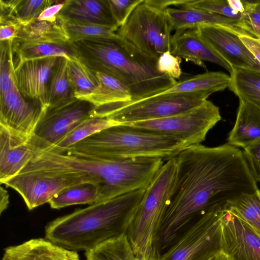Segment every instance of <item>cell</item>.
Masks as SVG:
<instances>
[{"instance_id":"obj_1","label":"cell","mask_w":260,"mask_h":260,"mask_svg":"<svg viewBox=\"0 0 260 260\" xmlns=\"http://www.w3.org/2000/svg\"><path fill=\"white\" fill-rule=\"evenodd\" d=\"M177 174L164 218L160 249L169 246L195 215L226 204L258 188L243 151L228 143L188 146L176 156Z\"/></svg>"},{"instance_id":"obj_2","label":"cell","mask_w":260,"mask_h":260,"mask_svg":"<svg viewBox=\"0 0 260 260\" xmlns=\"http://www.w3.org/2000/svg\"><path fill=\"white\" fill-rule=\"evenodd\" d=\"M164 164L159 157L111 159L67 149L35 150L21 172L74 173L90 178L99 191L98 202L146 189ZM97 202V203H98Z\"/></svg>"},{"instance_id":"obj_3","label":"cell","mask_w":260,"mask_h":260,"mask_svg":"<svg viewBox=\"0 0 260 260\" xmlns=\"http://www.w3.org/2000/svg\"><path fill=\"white\" fill-rule=\"evenodd\" d=\"M73 44L76 56L91 71L110 75L127 88L132 98L128 104L156 95L177 82L158 70L157 59L145 54L117 34L112 38Z\"/></svg>"},{"instance_id":"obj_4","label":"cell","mask_w":260,"mask_h":260,"mask_svg":"<svg viewBox=\"0 0 260 260\" xmlns=\"http://www.w3.org/2000/svg\"><path fill=\"white\" fill-rule=\"evenodd\" d=\"M137 190L58 217L45 228V238L67 249L88 251L121 232L123 220L141 201Z\"/></svg>"},{"instance_id":"obj_5","label":"cell","mask_w":260,"mask_h":260,"mask_svg":"<svg viewBox=\"0 0 260 260\" xmlns=\"http://www.w3.org/2000/svg\"><path fill=\"white\" fill-rule=\"evenodd\" d=\"M177 174L175 157L167 160L146 188L139 204L126 216L121 232L127 237L135 256L159 259L160 234Z\"/></svg>"},{"instance_id":"obj_6","label":"cell","mask_w":260,"mask_h":260,"mask_svg":"<svg viewBox=\"0 0 260 260\" xmlns=\"http://www.w3.org/2000/svg\"><path fill=\"white\" fill-rule=\"evenodd\" d=\"M186 147L171 136L120 124L101 130L68 149L107 158L159 157L167 160Z\"/></svg>"},{"instance_id":"obj_7","label":"cell","mask_w":260,"mask_h":260,"mask_svg":"<svg viewBox=\"0 0 260 260\" xmlns=\"http://www.w3.org/2000/svg\"><path fill=\"white\" fill-rule=\"evenodd\" d=\"M171 31L166 9L144 0L116 33L145 54L157 59L171 51Z\"/></svg>"},{"instance_id":"obj_8","label":"cell","mask_w":260,"mask_h":260,"mask_svg":"<svg viewBox=\"0 0 260 260\" xmlns=\"http://www.w3.org/2000/svg\"><path fill=\"white\" fill-rule=\"evenodd\" d=\"M221 118L219 108L206 100L194 108L173 116L121 124L170 136L188 147L204 141Z\"/></svg>"},{"instance_id":"obj_9","label":"cell","mask_w":260,"mask_h":260,"mask_svg":"<svg viewBox=\"0 0 260 260\" xmlns=\"http://www.w3.org/2000/svg\"><path fill=\"white\" fill-rule=\"evenodd\" d=\"M223 206H216L200 216L160 260H214L221 254Z\"/></svg>"},{"instance_id":"obj_10","label":"cell","mask_w":260,"mask_h":260,"mask_svg":"<svg viewBox=\"0 0 260 260\" xmlns=\"http://www.w3.org/2000/svg\"><path fill=\"white\" fill-rule=\"evenodd\" d=\"M211 94L198 92L155 95L121 106L103 118L117 124L164 118L195 108Z\"/></svg>"},{"instance_id":"obj_11","label":"cell","mask_w":260,"mask_h":260,"mask_svg":"<svg viewBox=\"0 0 260 260\" xmlns=\"http://www.w3.org/2000/svg\"><path fill=\"white\" fill-rule=\"evenodd\" d=\"M94 108L90 102L77 98L65 105L48 108L38 122L29 144L34 150L52 148L79 124L90 118Z\"/></svg>"},{"instance_id":"obj_12","label":"cell","mask_w":260,"mask_h":260,"mask_svg":"<svg viewBox=\"0 0 260 260\" xmlns=\"http://www.w3.org/2000/svg\"><path fill=\"white\" fill-rule=\"evenodd\" d=\"M86 182L93 183L90 178L84 175L30 171L20 172L4 184L17 191L28 209L31 210L49 203L62 190Z\"/></svg>"},{"instance_id":"obj_13","label":"cell","mask_w":260,"mask_h":260,"mask_svg":"<svg viewBox=\"0 0 260 260\" xmlns=\"http://www.w3.org/2000/svg\"><path fill=\"white\" fill-rule=\"evenodd\" d=\"M47 108L24 97L16 84L0 93V125L29 142Z\"/></svg>"},{"instance_id":"obj_14","label":"cell","mask_w":260,"mask_h":260,"mask_svg":"<svg viewBox=\"0 0 260 260\" xmlns=\"http://www.w3.org/2000/svg\"><path fill=\"white\" fill-rule=\"evenodd\" d=\"M220 252L225 260H260V235L225 209L221 224Z\"/></svg>"},{"instance_id":"obj_15","label":"cell","mask_w":260,"mask_h":260,"mask_svg":"<svg viewBox=\"0 0 260 260\" xmlns=\"http://www.w3.org/2000/svg\"><path fill=\"white\" fill-rule=\"evenodd\" d=\"M197 29L203 40L232 69L260 71V64L239 38L240 34L248 33L221 25L202 26Z\"/></svg>"},{"instance_id":"obj_16","label":"cell","mask_w":260,"mask_h":260,"mask_svg":"<svg viewBox=\"0 0 260 260\" xmlns=\"http://www.w3.org/2000/svg\"><path fill=\"white\" fill-rule=\"evenodd\" d=\"M58 57L31 59L14 63L17 88L25 98L38 101L48 108V87Z\"/></svg>"},{"instance_id":"obj_17","label":"cell","mask_w":260,"mask_h":260,"mask_svg":"<svg viewBox=\"0 0 260 260\" xmlns=\"http://www.w3.org/2000/svg\"><path fill=\"white\" fill-rule=\"evenodd\" d=\"M34 154L28 141L0 125L1 184L18 175Z\"/></svg>"},{"instance_id":"obj_18","label":"cell","mask_w":260,"mask_h":260,"mask_svg":"<svg viewBox=\"0 0 260 260\" xmlns=\"http://www.w3.org/2000/svg\"><path fill=\"white\" fill-rule=\"evenodd\" d=\"M171 53L175 56L206 68L204 61L224 68L231 74L232 68L200 37L197 28L175 32L172 36Z\"/></svg>"},{"instance_id":"obj_19","label":"cell","mask_w":260,"mask_h":260,"mask_svg":"<svg viewBox=\"0 0 260 260\" xmlns=\"http://www.w3.org/2000/svg\"><path fill=\"white\" fill-rule=\"evenodd\" d=\"M64 22L93 24L118 29L108 0H66L58 16Z\"/></svg>"},{"instance_id":"obj_20","label":"cell","mask_w":260,"mask_h":260,"mask_svg":"<svg viewBox=\"0 0 260 260\" xmlns=\"http://www.w3.org/2000/svg\"><path fill=\"white\" fill-rule=\"evenodd\" d=\"M2 260H80L77 251L46 238L31 239L4 250Z\"/></svg>"},{"instance_id":"obj_21","label":"cell","mask_w":260,"mask_h":260,"mask_svg":"<svg viewBox=\"0 0 260 260\" xmlns=\"http://www.w3.org/2000/svg\"><path fill=\"white\" fill-rule=\"evenodd\" d=\"M166 14L171 31L175 32L207 25L225 26L245 31L239 28L237 21L198 8H168L166 9Z\"/></svg>"},{"instance_id":"obj_22","label":"cell","mask_w":260,"mask_h":260,"mask_svg":"<svg viewBox=\"0 0 260 260\" xmlns=\"http://www.w3.org/2000/svg\"><path fill=\"white\" fill-rule=\"evenodd\" d=\"M260 138V110L239 100L236 122L228 138V143L243 149Z\"/></svg>"},{"instance_id":"obj_23","label":"cell","mask_w":260,"mask_h":260,"mask_svg":"<svg viewBox=\"0 0 260 260\" xmlns=\"http://www.w3.org/2000/svg\"><path fill=\"white\" fill-rule=\"evenodd\" d=\"M13 41L22 43H71L61 22L58 19L54 23L36 19L20 25Z\"/></svg>"},{"instance_id":"obj_24","label":"cell","mask_w":260,"mask_h":260,"mask_svg":"<svg viewBox=\"0 0 260 260\" xmlns=\"http://www.w3.org/2000/svg\"><path fill=\"white\" fill-rule=\"evenodd\" d=\"M230 81V76L224 73L208 72L177 82L173 86L155 95L198 92L212 94L229 87Z\"/></svg>"},{"instance_id":"obj_25","label":"cell","mask_w":260,"mask_h":260,"mask_svg":"<svg viewBox=\"0 0 260 260\" xmlns=\"http://www.w3.org/2000/svg\"><path fill=\"white\" fill-rule=\"evenodd\" d=\"M68 63L66 58L58 57L53 68L48 87V108L60 106L76 99L69 77Z\"/></svg>"},{"instance_id":"obj_26","label":"cell","mask_w":260,"mask_h":260,"mask_svg":"<svg viewBox=\"0 0 260 260\" xmlns=\"http://www.w3.org/2000/svg\"><path fill=\"white\" fill-rule=\"evenodd\" d=\"M14 63L25 60L50 57H64L68 60L76 56L73 43L56 44L51 43H22L13 41Z\"/></svg>"},{"instance_id":"obj_27","label":"cell","mask_w":260,"mask_h":260,"mask_svg":"<svg viewBox=\"0 0 260 260\" xmlns=\"http://www.w3.org/2000/svg\"><path fill=\"white\" fill-rule=\"evenodd\" d=\"M230 76V89L260 110V71L234 68Z\"/></svg>"},{"instance_id":"obj_28","label":"cell","mask_w":260,"mask_h":260,"mask_svg":"<svg viewBox=\"0 0 260 260\" xmlns=\"http://www.w3.org/2000/svg\"><path fill=\"white\" fill-rule=\"evenodd\" d=\"M86 260H135L136 256L123 232L103 241L85 251Z\"/></svg>"},{"instance_id":"obj_29","label":"cell","mask_w":260,"mask_h":260,"mask_svg":"<svg viewBox=\"0 0 260 260\" xmlns=\"http://www.w3.org/2000/svg\"><path fill=\"white\" fill-rule=\"evenodd\" d=\"M99 194V188L95 184L82 183L62 190L48 203L51 208L55 209L78 204L91 205L98 202Z\"/></svg>"},{"instance_id":"obj_30","label":"cell","mask_w":260,"mask_h":260,"mask_svg":"<svg viewBox=\"0 0 260 260\" xmlns=\"http://www.w3.org/2000/svg\"><path fill=\"white\" fill-rule=\"evenodd\" d=\"M224 209L240 218L260 235V198L258 190L255 193L244 195L228 202Z\"/></svg>"},{"instance_id":"obj_31","label":"cell","mask_w":260,"mask_h":260,"mask_svg":"<svg viewBox=\"0 0 260 260\" xmlns=\"http://www.w3.org/2000/svg\"><path fill=\"white\" fill-rule=\"evenodd\" d=\"M68 71L76 98L81 99L90 94L98 87L94 73L77 56L69 60Z\"/></svg>"},{"instance_id":"obj_32","label":"cell","mask_w":260,"mask_h":260,"mask_svg":"<svg viewBox=\"0 0 260 260\" xmlns=\"http://www.w3.org/2000/svg\"><path fill=\"white\" fill-rule=\"evenodd\" d=\"M56 1L9 0L10 13L5 22L23 25L36 20L41 13Z\"/></svg>"},{"instance_id":"obj_33","label":"cell","mask_w":260,"mask_h":260,"mask_svg":"<svg viewBox=\"0 0 260 260\" xmlns=\"http://www.w3.org/2000/svg\"><path fill=\"white\" fill-rule=\"evenodd\" d=\"M115 125H117L116 123L107 118H89L79 124L60 142L50 149L57 150L68 149L101 130Z\"/></svg>"},{"instance_id":"obj_34","label":"cell","mask_w":260,"mask_h":260,"mask_svg":"<svg viewBox=\"0 0 260 260\" xmlns=\"http://www.w3.org/2000/svg\"><path fill=\"white\" fill-rule=\"evenodd\" d=\"M61 22L71 43L86 40L112 38L117 36V30L110 27Z\"/></svg>"},{"instance_id":"obj_35","label":"cell","mask_w":260,"mask_h":260,"mask_svg":"<svg viewBox=\"0 0 260 260\" xmlns=\"http://www.w3.org/2000/svg\"><path fill=\"white\" fill-rule=\"evenodd\" d=\"M13 41H1L0 93L9 91L16 84L14 76Z\"/></svg>"},{"instance_id":"obj_36","label":"cell","mask_w":260,"mask_h":260,"mask_svg":"<svg viewBox=\"0 0 260 260\" xmlns=\"http://www.w3.org/2000/svg\"><path fill=\"white\" fill-rule=\"evenodd\" d=\"M244 11L238 21L239 28L260 39V0L243 1Z\"/></svg>"},{"instance_id":"obj_37","label":"cell","mask_w":260,"mask_h":260,"mask_svg":"<svg viewBox=\"0 0 260 260\" xmlns=\"http://www.w3.org/2000/svg\"><path fill=\"white\" fill-rule=\"evenodd\" d=\"M182 7H190L204 10L237 22L243 14L233 9L230 0H187Z\"/></svg>"},{"instance_id":"obj_38","label":"cell","mask_w":260,"mask_h":260,"mask_svg":"<svg viewBox=\"0 0 260 260\" xmlns=\"http://www.w3.org/2000/svg\"><path fill=\"white\" fill-rule=\"evenodd\" d=\"M144 0H108L112 15L119 28L127 21L136 7Z\"/></svg>"},{"instance_id":"obj_39","label":"cell","mask_w":260,"mask_h":260,"mask_svg":"<svg viewBox=\"0 0 260 260\" xmlns=\"http://www.w3.org/2000/svg\"><path fill=\"white\" fill-rule=\"evenodd\" d=\"M181 62V58L174 56L170 51H168L157 59V68L160 73L176 80L180 77L182 73Z\"/></svg>"},{"instance_id":"obj_40","label":"cell","mask_w":260,"mask_h":260,"mask_svg":"<svg viewBox=\"0 0 260 260\" xmlns=\"http://www.w3.org/2000/svg\"><path fill=\"white\" fill-rule=\"evenodd\" d=\"M243 153L253 178L260 183V138L244 148Z\"/></svg>"},{"instance_id":"obj_41","label":"cell","mask_w":260,"mask_h":260,"mask_svg":"<svg viewBox=\"0 0 260 260\" xmlns=\"http://www.w3.org/2000/svg\"><path fill=\"white\" fill-rule=\"evenodd\" d=\"M66 1H56L54 3L46 7L37 18L39 21L54 23L58 20V16L62 9Z\"/></svg>"},{"instance_id":"obj_42","label":"cell","mask_w":260,"mask_h":260,"mask_svg":"<svg viewBox=\"0 0 260 260\" xmlns=\"http://www.w3.org/2000/svg\"><path fill=\"white\" fill-rule=\"evenodd\" d=\"M239 38L254 58L260 64V39L249 34H240Z\"/></svg>"},{"instance_id":"obj_43","label":"cell","mask_w":260,"mask_h":260,"mask_svg":"<svg viewBox=\"0 0 260 260\" xmlns=\"http://www.w3.org/2000/svg\"><path fill=\"white\" fill-rule=\"evenodd\" d=\"M20 26L15 23L1 24V41L13 40L16 37Z\"/></svg>"},{"instance_id":"obj_44","label":"cell","mask_w":260,"mask_h":260,"mask_svg":"<svg viewBox=\"0 0 260 260\" xmlns=\"http://www.w3.org/2000/svg\"><path fill=\"white\" fill-rule=\"evenodd\" d=\"M9 196L7 190L5 189L2 186L0 189V214L5 211L8 207L9 204Z\"/></svg>"},{"instance_id":"obj_45","label":"cell","mask_w":260,"mask_h":260,"mask_svg":"<svg viewBox=\"0 0 260 260\" xmlns=\"http://www.w3.org/2000/svg\"><path fill=\"white\" fill-rule=\"evenodd\" d=\"M214 260H225L221 254L215 258Z\"/></svg>"},{"instance_id":"obj_46","label":"cell","mask_w":260,"mask_h":260,"mask_svg":"<svg viewBox=\"0 0 260 260\" xmlns=\"http://www.w3.org/2000/svg\"><path fill=\"white\" fill-rule=\"evenodd\" d=\"M135 260H160V259H147L143 258H139V257H136Z\"/></svg>"},{"instance_id":"obj_47","label":"cell","mask_w":260,"mask_h":260,"mask_svg":"<svg viewBox=\"0 0 260 260\" xmlns=\"http://www.w3.org/2000/svg\"><path fill=\"white\" fill-rule=\"evenodd\" d=\"M258 193H259V198H260V188L258 189Z\"/></svg>"}]
</instances>
